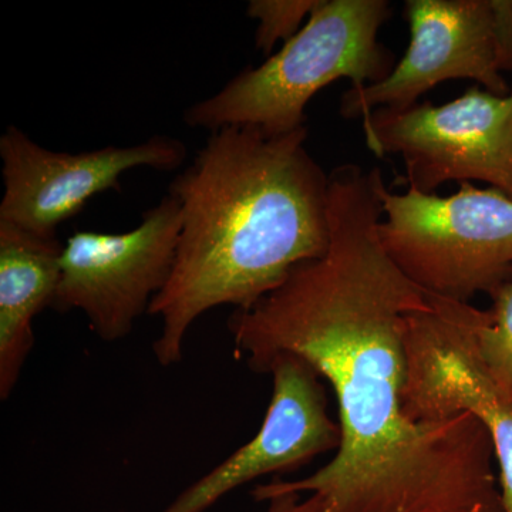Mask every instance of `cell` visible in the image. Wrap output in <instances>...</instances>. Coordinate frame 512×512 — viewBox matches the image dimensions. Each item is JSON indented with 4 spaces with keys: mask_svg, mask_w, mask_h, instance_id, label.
<instances>
[{
    "mask_svg": "<svg viewBox=\"0 0 512 512\" xmlns=\"http://www.w3.org/2000/svg\"><path fill=\"white\" fill-rule=\"evenodd\" d=\"M329 177L328 252L235 309L228 330L252 372L279 355L313 367L335 393L340 444L311 476L275 477L252 497L315 495L318 512H504L493 439L474 414L407 416V323L430 298L380 242L376 171L345 164Z\"/></svg>",
    "mask_w": 512,
    "mask_h": 512,
    "instance_id": "obj_1",
    "label": "cell"
},
{
    "mask_svg": "<svg viewBox=\"0 0 512 512\" xmlns=\"http://www.w3.org/2000/svg\"><path fill=\"white\" fill-rule=\"evenodd\" d=\"M306 140V127L285 134L224 127L170 184L183 227L173 275L148 311L161 320L153 345L161 366L181 362L204 313L249 308L295 266L328 252L330 177Z\"/></svg>",
    "mask_w": 512,
    "mask_h": 512,
    "instance_id": "obj_2",
    "label": "cell"
},
{
    "mask_svg": "<svg viewBox=\"0 0 512 512\" xmlns=\"http://www.w3.org/2000/svg\"><path fill=\"white\" fill-rule=\"evenodd\" d=\"M390 15L387 0H316L292 39L214 96L188 107L184 123L211 133L234 126L269 134L305 128L309 101L335 80L363 89L393 72V53L377 40Z\"/></svg>",
    "mask_w": 512,
    "mask_h": 512,
    "instance_id": "obj_3",
    "label": "cell"
},
{
    "mask_svg": "<svg viewBox=\"0 0 512 512\" xmlns=\"http://www.w3.org/2000/svg\"><path fill=\"white\" fill-rule=\"evenodd\" d=\"M383 207L379 238L384 251L414 285L450 301L470 303L512 281V198L497 188L461 183L440 197L384 185L376 171Z\"/></svg>",
    "mask_w": 512,
    "mask_h": 512,
    "instance_id": "obj_4",
    "label": "cell"
},
{
    "mask_svg": "<svg viewBox=\"0 0 512 512\" xmlns=\"http://www.w3.org/2000/svg\"><path fill=\"white\" fill-rule=\"evenodd\" d=\"M362 130L376 157L402 158L413 190L434 194L448 181H481L512 198V93L474 86L441 106L376 109Z\"/></svg>",
    "mask_w": 512,
    "mask_h": 512,
    "instance_id": "obj_5",
    "label": "cell"
},
{
    "mask_svg": "<svg viewBox=\"0 0 512 512\" xmlns=\"http://www.w3.org/2000/svg\"><path fill=\"white\" fill-rule=\"evenodd\" d=\"M427 295L429 308L413 312L407 323V416L441 421L474 414L490 431L504 512H512V393L498 383L481 356L478 326L487 311Z\"/></svg>",
    "mask_w": 512,
    "mask_h": 512,
    "instance_id": "obj_6",
    "label": "cell"
},
{
    "mask_svg": "<svg viewBox=\"0 0 512 512\" xmlns=\"http://www.w3.org/2000/svg\"><path fill=\"white\" fill-rule=\"evenodd\" d=\"M181 227V204L167 194L131 231L74 232L63 245L52 308L82 312L103 342L127 338L173 275Z\"/></svg>",
    "mask_w": 512,
    "mask_h": 512,
    "instance_id": "obj_7",
    "label": "cell"
},
{
    "mask_svg": "<svg viewBox=\"0 0 512 512\" xmlns=\"http://www.w3.org/2000/svg\"><path fill=\"white\" fill-rule=\"evenodd\" d=\"M184 141L153 136L136 146H109L83 153L40 146L16 126L0 137L3 197L0 222L42 238L76 217L87 202L106 191H121V177L134 168L174 171L187 160Z\"/></svg>",
    "mask_w": 512,
    "mask_h": 512,
    "instance_id": "obj_8",
    "label": "cell"
},
{
    "mask_svg": "<svg viewBox=\"0 0 512 512\" xmlns=\"http://www.w3.org/2000/svg\"><path fill=\"white\" fill-rule=\"evenodd\" d=\"M410 43L382 82L346 90L345 119L362 127L376 109H407L447 80H473L487 92L508 96L501 67L495 0H407Z\"/></svg>",
    "mask_w": 512,
    "mask_h": 512,
    "instance_id": "obj_9",
    "label": "cell"
},
{
    "mask_svg": "<svg viewBox=\"0 0 512 512\" xmlns=\"http://www.w3.org/2000/svg\"><path fill=\"white\" fill-rule=\"evenodd\" d=\"M265 373L272 376L274 390L254 439L185 488L163 512H205L242 485L295 473L338 450L339 423L329 414L325 384L313 367L299 357L279 355Z\"/></svg>",
    "mask_w": 512,
    "mask_h": 512,
    "instance_id": "obj_10",
    "label": "cell"
},
{
    "mask_svg": "<svg viewBox=\"0 0 512 512\" xmlns=\"http://www.w3.org/2000/svg\"><path fill=\"white\" fill-rule=\"evenodd\" d=\"M63 244L0 222V399L8 400L35 345L33 320L52 308Z\"/></svg>",
    "mask_w": 512,
    "mask_h": 512,
    "instance_id": "obj_11",
    "label": "cell"
},
{
    "mask_svg": "<svg viewBox=\"0 0 512 512\" xmlns=\"http://www.w3.org/2000/svg\"><path fill=\"white\" fill-rule=\"evenodd\" d=\"M493 308L478 326V346L498 383L512 393V281L490 293Z\"/></svg>",
    "mask_w": 512,
    "mask_h": 512,
    "instance_id": "obj_12",
    "label": "cell"
},
{
    "mask_svg": "<svg viewBox=\"0 0 512 512\" xmlns=\"http://www.w3.org/2000/svg\"><path fill=\"white\" fill-rule=\"evenodd\" d=\"M316 0H251L247 15L256 20L255 46L274 55L279 43L288 42L308 22Z\"/></svg>",
    "mask_w": 512,
    "mask_h": 512,
    "instance_id": "obj_13",
    "label": "cell"
},
{
    "mask_svg": "<svg viewBox=\"0 0 512 512\" xmlns=\"http://www.w3.org/2000/svg\"><path fill=\"white\" fill-rule=\"evenodd\" d=\"M266 512H318L319 500L315 495H308L302 500L299 494H285L268 501Z\"/></svg>",
    "mask_w": 512,
    "mask_h": 512,
    "instance_id": "obj_14",
    "label": "cell"
}]
</instances>
